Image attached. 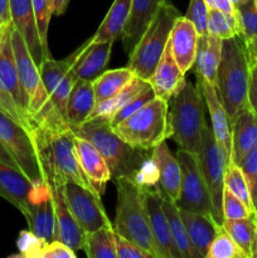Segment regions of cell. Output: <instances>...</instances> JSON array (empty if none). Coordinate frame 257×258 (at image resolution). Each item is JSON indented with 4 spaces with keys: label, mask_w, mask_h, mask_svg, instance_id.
Wrapping results in <instances>:
<instances>
[{
    "label": "cell",
    "mask_w": 257,
    "mask_h": 258,
    "mask_svg": "<svg viewBox=\"0 0 257 258\" xmlns=\"http://www.w3.org/2000/svg\"><path fill=\"white\" fill-rule=\"evenodd\" d=\"M32 136L48 185L72 180L98 194L81 166L75 134L62 116L54 115L33 122Z\"/></svg>",
    "instance_id": "1"
},
{
    "label": "cell",
    "mask_w": 257,
    "mask_h": 258,
    "mask_svg": "<svg viewBox=\"0 0 257 258\" xmlns=\"http://www.w3.org/2000/svg\"><path fill=\"white\" fill-rule=\"evenodd\" d=\"M248 107L257 117V60L251 63L248 85Z\"/></svg>",
    "instance_id": "49"
},
{
    "label": "cell",
    "mask_w": 257,
    "mask_h": 258,
    "mask_svg": "<svg viewBox=\"0 0 257 258\" xmlns=\"http://www.w3.org/2000/svg\"><path fill=\"white\" fill-rule=\"evenodd\" d=\"M249 71L251 64L243 39L241 37L224 39L216 90L231 122L248 106Z\"/></svg>",
    "instance_id": "3"
},
{
    "label": "cell",
    "mask_w": 257,
    "mask_h": 258,
    "mask_svg": "<svg viewBox=\"0 0 257 258\" xmlns=\"http://www.w3.org/2000/svg\"><path fill=\"white\" fill-rule=\"evenodd\" d=\"M208 13L209 8L206 0H190L184 17L191 22L199 35L208 34Z\"/></svg>",
    "instance_id": "42"
},
{
    "label": "cell",
    "mask_w": 257,
    "mask_h": 258,
    "mask_svg": "<svg viewBox=\"0 0 257 258\" xmlns=\"http://www.w3.org/2000/svg\"><path fill=\"white\" fill-rule=\"evenodd\" d=\"M179 17H181L180 12L174 7L173 3H165L159 8L138 44L130 52L127 67L133 71L135 77L145 81L151 77Z\"/></svg>",
    "instance_id": "7"
},
{
    "label": "cell",
    "mask_w": 257,
    "mask_h": 258,
    "mask_svg": "<svg viewBox=\"0 0 257 258\" xmlns=\"http://www.w3.org/2000/svg\"><path fill=\"white\" fill-rule=\"evenodd\" d=\"M179 212H180L181 219H183V223L188 232L191 246L196 249L199 258H206L209 246L216 238L219 228L223 224L217 223L216 219L212 216L180 211V209Z\"/></svg>",
    "instance_id": "26"
},
{
    "label": "cell",
    "mask_w": 257,
    "mask_h": 258,
    "mask_svg": "<svg viewBox=\"0 0 257 258\" xmlns=\"http://www.w3.org/2000/svg\"><path fill=\"white\" fill-rule=\"evenodd\" d=\"M224 188L228 189L239 201L243 202V204L249 209V212L254 213L253 199H252V194L251 190H249L246 176H244L242 169L233 161H231L226 168Z\"/></svg>",
    "instance_id": "37"
},
{
    "label": "cell",
    "mask_w": 257,
    "mask_h": 258,
    "mask_svg": "<svg viewBox=\"0 0 257 258\" xmlns=\"http://www.w3.org/2000/svg\"><path fill=\"white\" fill-rule=\"evenodd\" d=\"M198 155L199 165L203 173L204 180L208 186L216 213L217 223L223 224V193H224V174L228 165L226 154L216 141L211 126H207L203 133V140Z\"/></svg>",
    "instance_id": "12"
},
{
    "label": "cell",
    "mask_w": 257,
    "mask_h": 258,
    "mask_svg": "<svg viewBox=\"0 0 257 258\" xmlns=\"http://www.w3.org/2000/svg\"><path fill=\"white\" fill-rule=\"evenodd\" d=\"M143 202L148 214L149 226L155 242L159 258H173V244H171L170 232H169L168 219L163 208V198L159 190L149 188V185L141 184Z\"/></svg>",
    "instance_id": "19"
},
{
    "label": "cell",
    "mask_w": 257,
    "mask_h": 258,
    "mask_svg": "<svg viewBox=\"0 0 257 258\" xmlns=\"http://www.w3.org/2000/svg\"><path fill=\"white\" fill-rule=\"evenodd\" d=\"M238 166L246 176L254 204V202L257 201V145L243 156Z\"/></svg>",
    "instance_id": "45"
},
{
    "label": "cell",
    "mask_w": 257,
    "mask_h": 258,
    "mask_svg": "<svg viewBox=\"0 0 257 258\" xmlns=\"http://www.w3.org/2000/svg\"><path fill=\"white\" fill-rule=\"evenodd\" d=\"M113 133L134 149L153 150L155 146L170 139L169 102L155 97L112 127Z\"/></svg>",
    "instance_id": "6"
},
{
    "label": "cell",
    "mask_w": 257,
    "mask_h": 258,
    "mask_svg": "<svg viewBox=\"0 0 257 258\" xmlns=\"http://www.w3.org/2000/svg\"><path fill=\"white\" fill-rule=\"evenodd\" d=\"M2 27H3V25H2V24H0V28H2Z\"/></svg>",
    "instance_id": "59"
},
{
    "label": "cell",
    "mask_w": 257,
    "mask_h": 258,
    "mask_svg": "<svg viewBox=\"0 0 257 258\" xmlns=\"http://www.w3.org/2000/svg\"><path fill=\"white\" fill-rule=\"evenodd\" d=\"M163 208L168 219L169 232L173 244V258H199L196 249L191 246L188 232L176 204L173 201L163 198Z\"/></svg>",
    "instance_id": "31"
},
{
    "label": "cell",
    "mask_w": 257,
    "mask_h": 258,
    "mask_svg": "<svg viewBox=\"0 0 257 258\" xmlns=\"http://www.w3.org/2000/svg\"><path fill=\"white\" fill-rule=\"evenodd\" d=\"M208 34L223 40L233 37H241V27H239L237 12L234 14H226L219 10L209 9Z\"/></svg>",
    "instance_id": "38"
},
{
    "label": "cell",
    "mask_w": 257,
    "mask_h": 258,
    "mask_svg": "<svg viewBox=\"0 0 257 258\" xmlns=\"http://www.w3.org/2000/svg\"><path fill=\"white\" fill-rule=\"evenodd\" d=\"M75 135L85 138L100 151L110 168L112 179L131 176L138 180L145 168L143 155L146 151L138 150L126 144L113 133L108 118L95 117L77 126H70Z\"/></svg>",
    "instance_id": "2"
},
{
    "label": "cell",
    "mask_w": 257,
    "mask_h": 258,
    "mask_svg": "<svg viewBox=\"0 0 257 258\" xmlns=\"http://www.w3.org/2000/svg\"><path fill=\"white\" fill-rule=\"evenodd\" d=\"M252 212L243 204V202L239 201L234 194H232L228 189L224 188L223 193V217L224 221H236V219L247 218Z\"/></svg>",
    "instance_id": "44"
},
{
    "label": "cell",
    "mask_w": 257,
    "mask_h": 258,
    "mask_svg": "<svg viewBox=\"0 0 257 258\" xmlns=\"http://www.w3.org/2000/svg\"><path fill=\"white\" fill-rule=\"evenodd\" d=\"M12 45L15 64H17L18 77H19L20 86H22L23 93L25 96L27 110L32 122L50 117V116L60 115L55 110L47 91H45L42 77H40L39 67L28 50L23 37L14 27L12 30Z\"/></svg>",
    "instance_id": "8"
},
{
    "label": "cell",
    "mask_w": 257,
    "mask_h": 258,
    "mask_svg": "<svg viewBox=\"0 0 257 258\" xmlns=\"http://www.w3.org/2000/svg\"><path fill=\"white\" fill-rule=\"evenodd\" d=\"M209 9H216L219 12H223L226 14H234L236 13V7L231 0H206Z\"/></svg>",
    "instance_id": "50"
},
{
    "label": "cell",
    "mask_w": 257,
    "mask_h": 258,
    "mask_svg": "<svg viewBox=\"0 0 257 258\" xmlns=\"http://www.w3.org/2000/svg\"><path fill=\"white\" fill-rule=\"evenodd\" d=\"M134 77H135V75L127 66L123 68L102 72L96 80L92 81L96 102L100 103L107 98L112 97L118 91L122 90Z\"/></svg>",
    "instance_id": "35"
},
{
    "label": "cell",
    "mask_w": 257,
    "mask_h": 258,
    "mask_svg": "<svg viewBox=\"0 0 257 258\" xmlns=\"http://www.w3.org/2000/svg\"><path fill=\"white\" fill-rule=\"evenodd\" d=\"M236 12L243 42L257 35V9L253 0H238L236 4Z\"/></svg>",
    "instance_id": "40"
},
{
    "label": "cell",
    "mask_w": 257,
    "mask_h": 258,
    "mask_svg": "<svg viewBox=\"0 0 257 258\" xmlns=\"http://www.w3.org/2000/svg\"><path fill=\"white\" fill-rule=\"evenodd\" d=\"M39 72L53 106L65 118L68 97L78 80L72 71V57L70 55L62 60L47 58L39 66Z\"/></svg>",
    "instance_id": "15"
},
{
    "label": "cell",
    "mask_w": 257,
    "mask_h": 258,
    "mask_svg": "<svg viewBox=\"0 0 257 258\" xmlns=\"http://www.w3.org/2000/svg\"><path fill=\"white\" fill-rule=\"evenodd\" d=\"M244 45H246L247 54H248L249 64L257 60V35L252 37L251 39L244 40Z\"/></svg>",
    "instance_id": "51"
},
{
    "label": "cell",
    "mask_w": 257,
    "mask_h": 258,
    "mask_svg": "<svg viewBox=\"0 0 257 258\" xmlns=\"http://www.w3.org/2000/svg\"><path fill=\"white\" fill-rule=\"evenodd\" d=\"M206 258H244L228 232L222 226L209 246Z\"/></svg>",
    "instance_id": "39"
},
{
    "label": "cell",
    "mask_w": 257,
    "mask_h": 258,
    "mask_svg": "<svg viewBox=\"0 0 257 258\" xmlns=\"http://www.w3.org/2000/svg\"><path fill=\"white\" fill-rule=\"evenodd\" d=\"M131 3L133 0H115L91 40L93 42H108V40L115 42L116 39L121 38L131 12Z\"/></svg>",
    "instance_id": "32"
},
{
    "label": "cell",
    "mask_w": 257,
    "mask_h": 258,
    "mask_svg": "<svg viewBox=\"0 0 257 258\" xmlns=\"http://www.w3.org/2000/svg\"><path fill=\"white\" fill-rule=\"evenodd\" d=\"M115 251L116 258H154L145 251L138 246L134 242L128 241V239L123 238L122 236L117 234L115 232Z\"/></svg>",
    "instance_id": "47"
},
{
    "label": "cell",
    "mask_w": 257,
    "mask_h": 258,
    "mask_svg": "<svg viewBox=\"0 0 257 258\" xmlns=\"http://www.w3.org/2000/svg\"><path fill=\"white\" fill-rule=\"evenodd\" d=\"M253 258H257V252H256V253H254V256H253Z\"/></svg>",
    "instance_id": "58"
},
{
    "label": "cell",
    "mask_w": 257,
    "mask_h": 258,
    "mask_svg": "<svg viewBox=\"0 0 257 258\" xmlns=\"http://www.w3.org/2000/svg\"><path fill=\"white\" fill-rule=\"evenodd\" d=\"M55 212V241L62 242L73 251H83L86 243V232L80 226L66 203L63 196V184H50Z\"/></svg>",
    "instance_id": "18"
},
{
    "label": "cell",
    "mask_w": 257,
    "mask_h": 258,
    "mask_svg": "<svg viewBox=\"0 0 257 258\" xmlns=\"http://www.w3.org/2000/svg\"><path fill=\"white\" fill-rule=\"evenodd\" d=\"M153 98H155V93H154L153 87H149L148 90H145L144 92H141L140 95L136 96V97L134 98V100H131L125 107H122L120 111H117V112L110 118L111 127H113V126H116L117 123H120L121 121H123L125 118H127L128 116H131L134 112H136L139 108H141L144 105L150 102Z\"/></svg>",
    "instance_id": "43"
},
{
    "label": "cell",
    "mask_w": 257,
    "mask_h": 258,
    "mask_svg": "<svg viewBox=\"0 0 257 258\" xmlns=\"http://www.w3.org/2000/svg\"><path fill=\"white\" fill-rule=\"evenodd\" d=\"M63 196L73 217L86 233L103 227H113L108 221L101 197L95 191L76 181L67 180L63 183Z\"/></svg>",
    "instance_id": "13"
},
{
    "label": "cell",
    "mask_w": 257,
    "mask_h": 258,
    "mask_svg": "<svg viewBox=\"0 0 257 258\" xmlns=\"http://www.w3.org/2000/svg\"><path fill=\"white\" fill-rule=\"evenodd\" d=\"M68 3H70V0H54V2H53V12H54V14H65L66 9H67L68 7Z\"/></svg>",
    "instance_id": "54"
},
{
    "label": "cell",
    "mask_w": 257,
    "mask_h": 258,
    "mask_svg": "<svg viewBox=\"0 0 257 258\" xmlns=\"http://www.w3.org/2000/svg\"><path fill=\"white\" fill-rule=\"evenodd\" d=\"M199 34L196 27L185 17H179L171 30L169 43L174 59L184 73L194 67L198 49Z\"/></svg>",
    "instance_id": "23"
},
{
    "label": "cell",
    "mask_w": 257,
    "mask_h": 258,
    "mask_svg": "<svg viewBox=\"0 0 257 258\" xmlns=\"http://www.w3.org/2000/svg\"><path fill=\"white\" fill-rule=\"evenodd\" d=\"M12 23L9 10V0H0V24L5 25Z\"/></svg>",
    "instance_id": "52"
},
{
    "label": "cell",
    "mask_w": 257,
    "mask_h": 258,
    "mask_svg": "<svg viewBox=\"0 0 257 258\" xmlns=\"http://www.w3.org/2000/svg\"><path fill=\"white\" fill-rule=\"evenodd\" d=\"M25 219L32 233L45 242L55 241V212L49 186L34 202Z\"/></svg>",
    "instance_id": "27"
},
{
    "label": "cell",
    "mask_w": 257,
    "mask_h": 258,
    "mask_svg": "<svg viewBox=\"0 0 257 258\" xmlns=\"http://www.w3.org/2000/svg\"><path fill=\"white\" fill-rule=\"evenodd\" d=\"M148 82L153 87L155 97L168 102L185 82V73L180 70L176 60L174 59L169 42Z\"/></svg>",
    "instance_id": "22"
},
{
    "label": "cell",
    "mask_w": 257,
    "mask_h": 258,
    "mask_svg": "<svg viewBox=\"0 0 257 258\" xmlns=\"http://www.w3.org/2000/svg\"><path fill=\"white\" fill-rule=\"evenodd\" d=\"M47 188V183H32L19 169L0 161V197L13 204L24 217Z\"/></svg>",
    "instance_id": "14"
},
{
    "label": "cell",
    "mask_w": 257,
    "mask_h": 258,
    "mask_svg": "<svg viewBox=\"0 0 257 258\" xmlns=\"http://www.w3.org/2000/svg\"><path fill=\"white\" fill-rule=\"evenodd\" d=\"M231 2L233 3V5H234V7H236V4H237V3H238V0H231Z\"/></svg>",
    "instance_id": "56"
},
{
    "label": "cell",
    "mask_w": 257,
    "mask_h": 258,
    "mask_svg": "<svg viewBox=\"0 0 257 258\" xmlns=\"http://www.w3.org/2000/svg\"><path fill=\"white\" fill-rule=\"evenodd\" d=\"M9 10L13 27L20 33L33 59L39 67L50 57V52L40 39L32 0H9Z\"/></svg>",
    "instance_id": "16"
},
{
    "label": "cell",
    "mask_w": 257,
    "mask_h": 258,
    "mask_svg": "<svg viewBox=\"0 0 257 258\" xmlns=\"http://www.w3.org/2000/svg\"><path fill=\"white\" fill-rule=\"evenodd\" d=\"M149 87H151V86L148 81L143 80V78L134 77L133 80H131L122 90L118 91L116 95L107 98V100L102 101V102L97 103L95 110H93V112L91 113V116L88 117V120L95 117H105L110 120L117 111H120L121 108L125 107L131 100H134L136 96H139L141 92L148 90Z\"/></svg>",
    "instance_id": "33"
},
{
    "label": "cell",
    "mask_w": 257,
    "mask_h": 258,
    "mask_svg": "<svg viewBox=\"0 0 257 258\" xmlns=\"http://www.w3.org/2000/svg\"><path fill=\"white\" fill-rule=\"evenodd\" d=\"M83 251L88 258H116L113 227L87 232Z\"/></svg>",
    "instance_id": "36"
},
{
    "label": "cell",
    "mask_w": 257,
    "mask_h": 258,
    "mask_svg": "<svg viewBox=\"0 0 257 258\" xmlns=\"http://www.w3.org/2000/svg\"><path fill=\"white\" fill-rule=\"evenodd\" d=\"M13 24L0 28V110L32 131L33 122L27 110V101L18 77L12 45Z\"/></svg>",
    "instance_id": "9"
},
{
    "label": "cell",
    "mask_w": 257,
    "mask_h": 258,
    "mask_svg": "<svg viewBox=\"0 0 257 258\" xmlns=\"http://www.w3.org/2000/svg\"><path fill=\"white\" fill-rule=\"evenodd\" d=\"M169 110L171 136L179 149L198 154L203 133L207 127L204 118V98L198 86L185 80L180 90L171 97Z\"/></svg>",
    "instance_id": "5"
},
{
    "label": "cell",
    "mask_w": 257,
    "mask_h": 258,
    "mask_svg": "<svg viewBox=\"0 0 257 258\" xmlns=\"http://www.w3.org/2000/svg\"><path fill=\"white\" fill-rule=\"evenodd\" d=\"M165 3H171V0H133L130 15L120 38L126 52L130 53L138 44L149 23Z\"/></svg>",
    "instance_id": "24"
},
{
    "label": "cell",
    "mask_w": 257,
    "mask_h": 258,
    "mask_svg": "<svg viewBox=\"0 0 257 258\" xmlns=\"http://www.w3.org/2000/svg\"><path fill=\"white\" fill-rule=\"evenodd\" d=\"M0 161H3V163L8 164V165L13 166V168H15V169H19L18 168L17 163L14 161V159H13L12 156L9 155V153L5 150V148L2 145V143H0Z\"/></svg>",
    "instance_id": "53"
},
{
    "label": "cell",
    "mask_w": 257,
    "mask_h": 258,
    "mask_svg": "<svg viewBox=\"0 0 257 258\" xmlns=\"http://www.w3.org/2000/svg\"><path fill=\"white\" fill-rule=\"evenodd\" d=\"M223 39L211 34L199 35L194 67L197 76L216 86Z\"/></svg>",
    "instance_id": "30"
},
{
    "label": "cell",
    "mask_w": 257,
    "mask_h": 258,
    "mask_svg": "<svg viewBox=\"0 0 257 258\" xmlns=\"http://www.w3.org/2000/svg\"><path fill=\"white\" fill-rule=\"evenodd\" d=\"M115 180L117 206L113 231L148 251L154 258H159L144 207L141 184L131 176H120Z\"/></svg>",
    "instance_id": "4"
},
{
    "label": "cell",
    "mask_w": 257,
    "mask_h": 258,
    "mask_svg": "<svg viewBox=\"0 0 257 258\" xmlns=\"http://www.w3.org/2000/svg\"><path fill=\"white\" fill-rule=\"evenodd\" d=\"M151 160L155 165L158 190L163 198L173 201L178 199L180 193L181 168L178 159L169 150L165 141L153 149Z\"/></svg>",
    "instance_id": "21"
},
{
    "label": "cell",
    "mask_w": 257,
    "mask_h": 258,
    "mask_svg": "<svg viewBox=\"0 0 257 258\" xmlns=\"http://www.w3.org/2000/svg\"><path fill=\"white\" fill-rule=\"evenodd\" d=\"M197 86L203 95L204 102L208 107L211 116V127L218 145L226 154L228 164L232 161V127L226 108L222 105L216 86L207 82L202 77L197 76Z\"/></svg>",
    "instance_id": "17"
},
{
    "label": "cell",
    "mask_w": 257,
    "mask_h": 258,
    "mask_svg": "<svg viewBox=\"0 0 257 258\" xmlns=\"http://www.w3.org/2000/svg\"><path fill=\"white\" fill-rule=\"evenodd\" d=\"M176 159L181 168L180 193L175 202L176 207L180 211L206 214L216 219L213 203L201 170L198 155L179 149L176 153Z\"/></svg>",
    "instance_id": "11"
},
{
    "label": "cell",
    "mask_w": 257,
    "mask_h": 258,
    "mask_svg": "<svg viewBox=\"0 0 257 258\" xmlns=\"http://www.w3.org/2000/svg\"><path fill=\"white\" fill-rule=\"evenodd\" d=\"M112 40L93 42L88 39L71 54L72 71L80 80L93 81L105 71L110 60Z\"/></svg>",
    "instance_id": "20"
},
{
    "label": "cell",
    "mask_w": 257,
    "mask_h": 258,
    "mask_svg": "<svg viewBox=\"0 0 257 258\" xmlns=\"http://www.w3.org/2000/svg\"><path fill=\"white\" fill-rule=\"evenodd\" d=\"M53 2L54 0H32L38 32H39L43 45L47 49H49L48 48V29H49L50 17L54 13L53 12Z\"/></svg>",
    "instance_id": "41"
},
{
    "label": "cell",
    "mask_w": 257,
    "mask_h": 258,
    "mask_svg": "<svg viewBox=\"0 0 257 258\" xmlns=\"http://www.w3.org/2000/svg\"><path fill=\"white\" fill-rule=\"evenodd\" d=\"M43 239L35 236L34 233L28 229V231H22L18 237L17 246L19 249V254H14L12 257H22V258H35L38 249L42 246Z\"/></svg>",
    "instance_id": "46"
},
{
    "label": "cell",
    "mask_w": 257,
    "mask_h": 258,
    "mask_svg": "<svg viewBox=\"0 0 257 258\" xmlns=\"http://www.w3.org/2000/svg\"><path fill=\"white\" fill-rule=\"evenodd\" d=\"M75 145L86 176L91 181L93 189L102 197L106 185L112 179V174L107 163L100 151L87 139L75 135Z\"/></svg>",
    "instance_id": "25"
},
{
    "label": "cell",
    "mask_w": 257,
    "mask_h": 258,
    "mask_svg": "<svg viewBox=\"0 0 257 258\" xmlns=\"http://www.w3.org/2000/svg\"><path fill=\"white\" fill-rule=\"evenodd\" d=\"M223 227L232 237L244 258H253L257 252V219L256 214L236 221H224Z\"/></svg>",
    "instance_id": "34"
},
{
    "label": "cell",
    "mask_w": 257,
    "mask_h": 258,
    "mask_svg": "<svg viewBox=\"0 0 257 258\" xmlns=\"http://www.w3.org/2000/svg\"><path fill=\"white\" fill-rule=\"evenodd\" d=\"M254 2V7H256V9H257V0H253Z\"/></svg>",
    "instance_id": "57"
},
{
    "label": "cell",
    "mask_w": 257,
    "mask_h": 258,
    "mask_svg": "<svg viewBox=\"0 0 257 258\" xmlns=\"http://www.w3.org/2000/svg\"><path fill=\"white\" fill-rule=\"evenodd\" d=\"M232 161L237 165L257 145V117L247 106L231 122Z\"/></svg>",
    "instance_id": "28"
},
{
    "label": "cell",
    "mask_w": 257,
    "mask_h": 258,
    "mask_svg": "<svg viewBox=\"0 0 257 258\" xmlns=\"http://www.w3.org/2000/svg\"><path fill=\"white\" fill-rule=\"evenodd\" d=\"M254 214H256V219H257V201L254 202Z\"/></svg>",
    "instance_id": "55"
},
{
    "label": "cell",
    "mask_w": 257,
    "mask_h": 258,
    "mask_svg": "<svg viewBox=\"0 0 257 258\" xmlns=\"http://www.w3.org/2000/svg\"><path fill=\"white\" fill-rule=\"evenodd\" d=\"M0 143L14 159L19 170L34 184L45 183L32 131L0 110Z\"/></svg>",
    "instance_id": "10"
},
{
    "label": "cell",
    "mask_w": 257,
    "mask_h": 258,
    "mask_svg": "<svg viewBox=\"0 0 257 258\" xmlns=\"http://www.w3.org/2000/svg\"><path fill=\"white\" fill-rule=\"evenodd\" d=\"M35 258H76V252L59 241L43 242Z\"/></svg>",
    "instance_id": "48"
},
{
    "label": "cell",
    "mask_w": 257,
    "mask_h": 258,
    "mask_svg": "<svg viewBox=\"0 0 257 258\" xmlns=\"http://www.w3.org/2000/svg\"><path fill=\"white\" fill-rule=\"evenodd\" d=\"M92 81L80 80L73 86L66 106L65 120L70 126H77L88 120L96 107Z\"/></svg>",
    "instance_id": "29"
}]
</instances>
